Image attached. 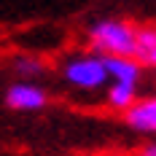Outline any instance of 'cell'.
<instances>
[{"label": "cell", "mask_w": 156, "mask_h": 156, "mask_svg": "<svg viewBox=\"0 0 156 156\" xmlns=\"http://www.w3.org/2000/svg\"><path fill=\"white\" fill-rule=\"evenodd\" d=\"M135 102H137V83H116V81H110L108 105L113 110H129Z\"/></svg>", "instance_id": "obj_6"}, {"label": "cell", "mask_w": 156, "mask_h": 156, "mask_svg": "<svg viewBox=\"0 0 156 156\" xmlns=\"http://www.w3.org/2000/svg\"><path fill=\"white\" fill-rule=\"evenodd\" d=\"M124 119H126V124L132 126L135 132L156 135V97L137 100L129 110H124Z\"/></svg>", "instance_id": "obj_4"}, {"label": "cell", "mask_w": 156, "mask_h": 156, "mask_svg": "<svg viewBox=\"0 0 156 156\" xmlns=\"http://www.w3.org/2000/svg\"><path fill=\"white\" fill-rule=\"evenodd\" d=\"M62 76L70 86H76L81 92H97L108 83V73H105V62L100 54H76L70 57L62 67Z\"/></svg>", "instance_id": "obj_2"}, {"label": "cell", "mask_w": 156, "mask_h": 156, "mask_svg": "<svg viewBox=\"0 0 156 156\" xmlns=\"http://www.w3.org/2000/svg\"><path fill=\"white\" fill-rule=\"evenodd\" d=\"M137 156H156V143H148V145H143Z\"/></svg>", "instance_id": "obj_9"}, {"label": "cell", "mask_w": 156, "mask_h": 156, "mask_svg": "<svg viewBox=\"0 0 156 156\" xmlns=\"http://www.w3.org/2000/svg\"><path fill=\"white\" fill-rule=\"evenodd\" d=\"M5 105L11 110H22V113H32V110H43L48 105V94L43 86L32 83V81H19L11 83L5 92Z\"/></svg>", "instance_id": "obj_3"}, {"label": "cell", "mask_w": 156, "mask_h": 156, "mask_svg": "<svg viewBox=\"0 0 156 156\" xmlns=\"http://www.w3.org/2000/svg\"><path fill=\"white\" fill-rule=\"evenodd\" d=\"M156 48V27H137V57H145L148 51Z\"/></svg>", "instance_id": "obj_8"}, {"label": "cell", "mask_w": 156, "mask_h": 156, "mask_svg": "<svg viewBox=\"0 0 156 156\" xmlns=\"http://www.w3.org/2000/svg\"><path fill=\"white\" fill-rule=\"evenodd\" d=\"M89 43L100 57H137V27L126 19H100L89 27Z\"/></svg>", "instance_id": "obj_1"}, {"label": "cell", "mask_w": 156, "mask_h": 156, "mask_svg": "<svg viewBox=\"0 0 156 156\" xmlns=\"http://www.w3.org/2000/svg\"><path fill=\"white\" fill-rule=\"evenodd\" d=\"M140 59H143V62H148L151 67H156V48H154V51H148V54H145V57H140Z\"/></svg>", "instance_id": "obj_10"}, {"label": "cell", "mask_w": 156, "mask_h": 156, "mask_svg": "<svg viewBox=\"0 0 156 156\" xmlns=\"http://www.w3.org/2000/svg\"><path fill=\"white\" fill-rule=\"evenodd\" d=\"M14 70L22 78H38L43 70H46V65L41 62L38 57H16L14 59Z\"/></svg>", "instance_id": "obj_7"}, {"label": "cell", "mask_w": 156, "mask_h": 156, "mask_svg": "<svg viewBox=\"0 0 156 156\" xmlns=\"http://www.w3.org/2000/svg\"><path fill=\"white\" fill-rule=\"evenodd\" d=\"M102 62H105L108 81H116V83H140L143 67L135 57H102Z\"/></svg>", "instance_id": "obj_5"}]
</instances>
